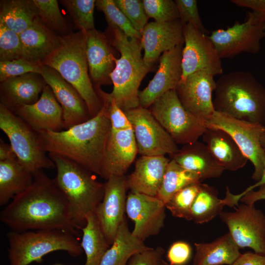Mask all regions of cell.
Returning a JSON list of instances; mask_svg holds the SVG:
<instances>
[{"label":"cell","mask_w":265,"mask_h":265,"mask_svg":"<svg viewBox=\"0 0 265 265\" xmlns=\"http://www.w3.org/2000/svg\"><path fill=\"white\" fill-rule=\"evenodd\" d=\"M265 185V168L261 179L254 184L249 186L240 193L234 194L228 190L226 194L225 200L228 206L235 208L238 205V202L242 196L247 192L254 190L257 187Z\"/></svg>","instance_id":"48"},{"label":"cell","mask_w":265,"mask_h":265,"mask_svg":"<svg viewBox=\"0 0 265 265\" xmlns=\"http://www.w3.org/2000/svg\"><path fill=\"white\" fill-rule=\"evenodd\" d=\"M47 83L40 74L29 73L0 82V104L14 112L24 105L39 99Z\"/></svg>","instance_id":"24"},{"label":"cell","mask_w":265,"mask_h":265,"mask_svg":"<svg viewBox=\"0 0 265 265\" xmlns=\"http://www.w3.org/2000/svg\"><path fill=\"white\" fill-rule=\"evenodd\" d=\"M201 182L198 175L185 169L171 159L156 197L165 205L173 195L182 188L191 184Z\"/></svg>","instance_id":"34"},{"label":"cell","mask_w":265,"mask_h":265,"mask_svg":"<svg viewBox=\"0 0 265 265\" xmlns=\"http://www.w3.org/2000/svg\"><path fill=\"white\" fill-rule=\"evenodd\" d=\"M86 32L79 30L60 36L58 47L42 62L56 71L79 92L91 117L103 106L89 77L86 53Z\"/></svg>","instance_id":"5"},{"label":"cell","mask_w":265,"mask_h":265,"mask_svg":"<svg viewBox=\"0 0 265 265\" xmlns=\"http://www.w3.org/2000/svg\"><path fill=\"white\" fill-rule=\"evenodd\" d=\"M17 158L11 145L0 140V161Z\"/></svg>","instance_id":"51"},{"label":"cell","mask_w":265,"mask_h":265,"mask_svg":"<svg viewBox=\"0 0 265 265\" xmlns=\"http://www.w3.org/2000/svg\"><path fill=\"white\" fill-rule=\"evenodd\" d=\"M76 27L84 32L96 29L94 21L95 0H61Z\"/></svg>","instance_id":"37"},{"label":"cell","mask_w":265,"mask_h":265,"mask_svg":"<svg viewBox=\"0 0 265 265\" xmlns=\"http://www.w3.org/2000/svg\"><path fill=\"white\" fill-rule=\"evenodd\" d=\"M0 220L18 232L58 229L78 233L67 199L54 180L42 170L33 175L29 187L1 211Z\"/></svg>","instance_id":"1"},{"label":"cell","mask_w":265,"mask_h":265,"mask_svg":"<svg viewBox=\"0 0 265 265\" xmlns=\"http://www.w3.org/2000/svg\"><path fill=\"white\" fill-rule=\"evenodd\" d=\"M95 6L105 14L108 26L118 28L128 37L141 39V33L134 29L114 0H97Z\"/></svg>","instance_id":"39"},{"label":"cell","mask_w":265,"mask_h":265,"mask_svg":"<svg viewBox=\"0 0 265 265\" xmlns=\"http://www.w3.org/2000/svg\"><path fill=\"white\" fill-rule=\"evenodd\" d=\"M261 145H262V146L263 148L264 149V150L265 151V132L263 133V135L262 136L261 140Z\"/></svg>","instance_id":"52"},{"label":"cell","mask_w":265,"mask_h":265,"mask_svg":"<svg viewBox=\"0 0 265 265\" xmlns=\"http://www.w3.org/2000/svg\"><path fill=\"white\" fill-rule=\"evenodd\" d=\"M215 111L265 126V87L248 71H234L216 81Z\"/></svg>","instance_id":"4"},{"label":"cell","mask_w":265,"mask_h":265,"mask_svg":"<svg viewBox=\"0 0 265 265\" xmlns=\"http://www.w3.org/2000/svg\"><path fill=\"white\" fill-rule=\"evenodd\" d=\"M0 128L7 135L19 162L31 174L55 168L54 162L41 149L37 133L1 104Z\"/></svg>","instance_id":"8"},{"label":"cell","mask_w":265,"mask_h":265,"mask_svg":"<svg viewBox=\"0 0 265 265\" xmlns=\"http://www.w3.org/2000/svg\"><path fill=\"white\" fill-rule=\"evenodd\" d=\"M201 184V182L194 183L177 191L165 204L166 209L173 216L191 220V207Z\"/></svg>","instance_id":"38"},{"label":"cell","mask_w":265,"mask_h":265,"mask_svg":"<svg viewBox=\"0 0 265 265\" xmlns=\"http://www.w3.org/2000/svg\"><path fill=\"white\" fill-rule=\"evenodd\" d=\"M215 88L213 76L198 71L181 80L175 90L184 107L205 122L215 111L212 95Z\"/></svg>","instance_id":"17"},{"label":"cell","mask_w":265,"mask_h":265,"mask_svg":"<svg viewBox=\"0 0 265 265\" xmlns=\"http://www.w3.org/2000/svg\"><path fill=\"white\" fill-rule=\"evenodd\" d=\"M60 265V264H56V265Z\"/></svg>","instance_id":"54"},{"label":"cell","mask_w":265,"mask_h":265,"mask_svg":"<svg viewBox=\"0 0 265 265\" xmlns=\"http://www.w3.org/2000/svg\"><path fill=\"white\" fill-rule=\"evenodd\" d=\"M33 175L17 158L0 161V205L4 206L32 184Z\"/></svg>","instance_id":"30"},{"label":"cell","mask_w":265,"mask_h":265,"mask_svg":"<svg viewBox=\"0 0 265 265\" xmlns=\"http://www.w3.org/2000/svg\"><path fill=\"white\" fill-rule=\"evenodd\" d=\"M184 37L181 80L198 71L213 77L223 73L221 59L209 36L186 24L184 25Z\"/></svg>","instance_id":"14"},{"label":"cell","mask_w":265,"mask_h":265,"mask_svg":"<svg viewBox=\"0 0 265 265\" xmlns=\"http://www.w3.org/2000/svg\"><path fill=\"white\" fill-rule=\"evenodd\" d=\"M180 20L184 25L190 24L205 34L208 32L200 16L196 0H175Z\"/></svg>","instance_id":"44"},{"label":"cell","mask_w":265,"mask_h":265,"mask_svg":"<svg viewBox=\"0 0 265 265\" xmlns=\"http://www.w3.org/2000/svg\"><path fill=\"white\" fill-rule=\"evenodd\" d=\"M125 113L132 125L141 156L171 157L178 152L177 144L149 109L139 106Z\"/></svg>","instance_id":"12"},{"label":"cell","mask_w":265,"mask_h":265,"mask_svg":"<svg viewBox=\"0 0 265 265\" xmlns=\"http://www.w3.org/2000/svg\"><path fill=\"white\" fill-rule=\"evenodd\" d=\"M24 58L19 34L0 23V61Z\"/></svg>","instance_id":"41"},{"label":"cell","mask_w":265,"mask_h":265,"mask_svg":"<svg viewBox=\"0 0 265 265\" xmlns=\"http://www.w3.org/2000/svg\"><path fill=\"white\" fill-rule=\"evenodd\" d=\"M6 237L10 265L40 263L44 256L56 251H66L73 257L79 256L83 252L76 235L61 230H12Z\"/></svg>","instance_id":"7"},{"label":"cell","mask_w":265,"mask_h":265,"mask_svg":"<svg viewBox=\"0 0 265 265\" xmlns=\"http://www.w3.org/2000/svg\"><path fill=\"white\" fill-rule=\"evenodd\" d=\"M194 246L193 265H231L241 254L229 232L211 242Z\"/></svg>","instance_id":"29"},{"label":"cell","mask_w":265,"mask_h":265,"mask_svg":"<svg viewBox=\"0 0 265 265\" xmlns=\"http://www.w3.org/2000/svg\"><path fill=\"white\" fill-rule=\"evenodd\" d=\"M150 247L130 231L126 219L119 227L115 238L104 254L100 265H127L135 253L146 250Z\"/></svg>","instance_id":"31"},{"label":"cell","mask_w":265,"mask_h":265,"mask_svg":"<svg viewBox=\"0 0 265 265\" xmlns=\"http://www.w3.org/2000/svg\"><path fill=\"white\" fill-rule=\"evenodd\" d=\"M141 34L143 59L152 67L161 53L184 44V25L180 19L148 23Z\"/></svg>","instance_id":"20"},{"label":"cell","mask_w":265,"mask_h":265,"mask_svg":"<svg viewBox=\"0 0 265 265\" xmlns=\"http://www.w3.org/2000/svg\"><path fill=\"white\" fill-rule=\"evenodd\" d=\"M170 159L165 156H141L133 171L127 177L128 189L133 192L156 196Z\"/></svg>","instance_id":"25"},{"label":"cell","mask_w":265,"mask_h":265,"mask_svg":"<svg viewBox=\"0 0 265 265\" xmlns=\"http://www.w3.org/2000/svg\"><path fill=\"white\" fill-rule=\"evenodd\" d=\"M81 230L82 237L80 244L86 255L84 265H100L110 245L107 242L94 212L87 216L86 224Z\"/></svg>","instance_id":"33"},{"label":"cell","mask_w":265,"mask_h":265,"mask_svg":"<svg viewBox=\"0 0 265 265\" xmlns=\"http://www.w3.org/2000/svg\"><path fill=\"white\" fill-rule=\"evenodd\" d=\"M149 109L177 144L198 141L207 128L204 120L184 107L175 89L159 98Z\"/></svg>","instance_id":"9"},{"label":"cell","mask_w":265,"mask_h":265,"mask_svg":"<svg viewBox=\"0 0 265 265\" xmlns=\"http://www.w3.org/2000/svg\"><path fill=\"white\" fill-rule=\"evenodd\" d=\"M148 18L157 22H166L180 19L178 10L172 0H142Z\"/></svg>","instance_id":"40"},{"label":"cell","mask_w":265,"mask_h":265,"mask_svg":"<svg viewBox=\"0 0 265 265\" xmlns=\"http://www.w3.org/2000/svg\"><path fill=\"white\" fill-rule=\"evenodd\" d=\"M165 209L164 203L156 196L130 191L126 212L134 223L132 235L142 241L158 235L164 227Z\"/></svg>","instance_id":"16"},{"label":"cell","mask_w":265,"mask_h":265,"mask_svg":"<svg viewBox=\"0 0 265 265\" xmlns=\"http://www.w3.org/2000/svg\"><path fill=\"white\" fill-rule=\"evenodd\" d=\"M43 67L42 63L25 58L0 61V81L2 82L9 79L29 73L41 74Z\"/></svg>","instance_id":"42"},{"label":"cell","mask_w":265,"mask_h":265,"mask_svg":"<svg viewBox=\"0 0 265 265\" xmlns=\"http://www.w3.org/2000/svg\"><path fill=\"white\" fill-rule=\"evenodd\" d=\"M101 98L102 108L88 120L64 131L37 133L41 149L66 158L100 176L110 131L108 101Z\"/></svg>","instance_id":"2"},{"label":"cell","mask_w":265,"mask_h":265,"mask_svg":"<svg viewBox=\"0 0 265 265\" xmlns=\"http://www.w3.org/2000/svg\"><path fill=\"white\" fill-rule=\"evenodd\" d=\"M38 17L33 0H2L0 23L18 34L30 27Z\"/></svg>","instance_id":"32"},{"label":"cell","mask_w":265,"mask_h":265,"mask_svg":"<svg viewBox=\"0 0 265 265\" xmlns=\"http://www.w3.org/2000/svg\"><path fill=\"white\" fill-rule=\"evenodd\" d=\"M183 45H178L160 55L159 67L153 78L144 89L139 91V106L149 109L163 95L176 89L182 75Z\"/></svg>","instance_id":"18"},{"label":"cell","mask_w":265,"mask_h":265,"mask_svg":"<svg viewBox=\"0 0 265 265\" xmlns=\"http://www.w3.org/2000/svg\"><path fill=\"white\" fill-rule=\"evenodd\" d=\"M86 53L90 78L94 88L112 83L110 75L115 58L106 34L96 29L86 32Z\"/></svg>","instance_id":"23"},{"label":"cell","mask_w":265,"mask_h":265,"mask_svg":"<svg viewBox=\"0 0 265 265\" xmlns=\"http://www.w3.org/2000/svg\"><path fill=\"white\" fill-rule=\"evenodd\" d=\"M105 184L103 198L94 214L105 236L111 245L118 230L126 219L127 177L112 176Z\"/></svg>","instance_id":"15"},{"label":"cell","mask_w":265,"mask_h":265,"mask_svg":"<svg viewBox=\"0 0 265 265\" xmlns=\"http://www.w3.org/2000/svg\"><path fill=\"white\" fill-rule=\"evenodd\" d=\"M202 136L211 153L225 170L235 171L247 163L248 159L225 131L207 128Z\"/></svg>","instance_id":"27"},{"label":"cell","mask_w":265,"mask_h":265,"mask_svg":"<svg viewBox=\"0 0 265 265\" xmlns=\"http://www.w3.org/2000/svg\"><path fill=\"white\" fill-rule=\"evenodd\" d=\"M209 37L221 59L232 58L243 53L256 54L265 38V23L257 22L247 13L243 23L237 21L226 29L213 30Z\"/></svg>","instance_id":"11"},{"label":"cell","mask_w":265,"mask_h":265,"mask_svg":"<svg viewBox=\"0 0 265 265\" xmlns=\"http://www.w3.org/2000/svg\"><path fill=\"white\" fill-rule=\"evenodd\" d=\"M138 153L132 128L110 129L100 176L107 180L112 176L125 175Z\"/></svg>","instance_id":"21"},{"label":"cell","mask_w":265,"mask_h":265,"mask_svg":"<svg viewBox=\"0 0 265 265\" xmlns=\"http://www.w3.org/2000/svg\"><path fill=\"white\" fill-rule=\"evenodd\" d=\"M231 265H265V256L247 252L241 254Z\"/></svg>","instance_id":"49"},{"label":"cell","mask_w":265,"mask_h":265,"mask_svg":"<svg viewBox=\"0 0 265 265\" xmlns=\"http://www.w3.org/2000/svg\"><path fill=\"white\" fill-rule=\"evenodd\" d=\"M41 75L61 106L65 130L91 118L80 94L56 71L43 65Z\"/></svg>","instance_id":"19"},{"label":"cell","mask_w":265,"mask_h":265,"mask_svg":"<svg viewBox=\"0 0 265 265\" xmlns=\"http://www.w3.org/2000/svg\"><path fill=\"white\" fill-rule=\"evenodd\" d=\"M135 30L141 34L148 24L147 17L143 5L139 0H114Z\"/></svg>","instance_id":"43"},{"label":"cell","mask_w":265,"mask_h":265,"mask_svg":"<svg viewBox=\"0 0 265 265\" xmlns=\"http://www.w3.org/2000/svg\"><path fill=\"white\" fill-rule=\"evenodd\" d=\"M158 265H170L168 263L166 262L165 261L162 259L159 261Z\"/></svg>","instance_id":"53"},{"label":"cell","mask_w":265,"mask_h":265,"mask_svg":"<svg viewBox=\"0 0 265 265\" xmlns=\"http://www.w3.org/2000/svg\"><path fill=\"white\" fill-rule=\"evenodd\" d=\"M49 157L55 166V182L69 203L75 225L80 230L101 202L105 184L94 173L66 158L52 153Z\"/></svg>","instance_id":"6"},{"label":"cell","mask_w":265,"mask_h":265,"mask_svg":"<svg viewBox=\"0 0 265 265\" xmlns=\"http://www.w3.org/2000/svg\"><path fill=\"white\" fill-rule=\"evenodd\" d=\"M259 187L257 190H252L245 193L240 201L246 204L254 205L259 200H265V185Z\"/></svg>","instance_id":"50"},{"label":"cell","mask_w":265,"mask_h":265,"mask_svg":"<svg viewBox=\"0 0 265 265\" xmlns=\"http://www.w3.org/2000/svg\"><path fill=\"white\" fill-rule=\"evenodd\" d=\"M224 206L216 189L202 184L191 207V220L196 224L208 222L219 215Z\"/></svg>","instance_id":"35"},{"label":"cell","mask_w":265,"mask_h":265,"mask_svg":"<svg viewBox=\"0 0 265 265\" xmlns=\"http://www.w3.org/2000/svg\"><path fill=\"white\" fill-rule=\"evenodd\" d=\"M14 113L37 133L60 132L64 128L62 109L48 85L38 101L21 106Z\"/></svg>","instance_id":"22"},{"label":"cell","mask_w":265,"mask_h":265,"mask_svg":"<svg viewBox=\"0 0 265 265\" xmlns=\"http://www.w3.org/2000/svg\"><path fill=\"white\" fill-rule=\"evenodd\" d=\"M239 248H250L265 256V215L254 205H238L233 212L219 214Z\"/></svg>","instance_id":"13"},{"label":"cell","mask_w":265,"mask_h":265,"mask_svg":"<svg viewBox=\"0 0 265 265\" xmlns=\"http://www.w3.org/2000/svg\"><path fill=\"white\" fill-rule=\"evenodd\" d=\"M205 124L207 128L222 130L232 136L244 156L253 164L254 170L251 178L258 182L265 168V151L261 143L265 126L260 123L238 119L215 110L205 120Z\"/></svg>","instance_id":"10"},{"label":"cell","mask_w":265,"mask_h":265,"mask_svg":"<svg viewBox=\"0 0 265 265\" xmlns=\"http://www.w3.org/2000/svg\"><path fill=\"white\" fill-rule=\"evenodd\" d=\"M192 250L190 245L184 241L173 242L167 253V259L170 265H186L190 261Z\"/></svg>","instance_id":"45"},{"label":"cell","mask_w":265,"mask_h":265,"mask_svg":"<svg viewBox=\"0 0 265 265\" xmlns=\"http://www.w3.org/2000/svg\"><path fill=\"white\" fill-rule=\"evenodd\" d=\"M238 6L252 9L247 13L257 22L265 23V0H231Z\"/></svg>","instance_id":"47"},{"label":"cell","mask_w":265,"mask_h":265,"mask_svg":"<svg viewBox=\"0 0 265 265\" xmlns=\"http://www.w3.org/2000/svg\"><path fill=\"white\" fill-rule=\"evenodd\" d=\"M106 30V35L111 46L120 53V57L114 58L115 68L110 75L113 90L110 93H103L125 112L139 106V87L153 67L144 61L140 39L128 37L116 27L108 26Z\"/></svg>","instance_id":"3"},{"label":"cell","mask_w":265,"mask_h":265,"mask_svg":"<svg viewBox=\"0 0 265 265\" xmlns=\"http://www.w3.org/2000/svg\"><path fill=\"white\" fill-rule=\"evenodd\" d=\"M19 36L24 58L40 63L58 47L61 36L47 28L38 17Z\"/></svg>","instance_id":"28"},{"label":"cell","mask_w":265,"mask_h":265,"mask_svg":"<svg viewBox=\"0 0 265 265\" xmlns=\"http://www.w3.org/2000/svg\"><path fill=\"white\" fill-rule=\"evenodd\" d=\"M164 253L165 250L161 247H150L134 254L129 260L127 265H158Z\"/></svg>","instance_id":"46"},{"label":"cell","mask_w":265,"mask_h":265,"mask_svg":"<svg viewBox=\"0 0 265 265\" xmlns=\"http://www.w3.org/2000/svg\"><path fill=\"white\" fill-rule=\"evenodd\" d=\"M33 0L38 9V18L47 28L58 36L72 32L61 13L56 0Z\"/></svg>","instance_id":"36"},{"label":"cell","mask_w":265,"mask_h":265,"mask_svg":"<svg viewBox=\"0 0 265 265\" xmlns=\"http://www.w3.org/2000/svg\"><path fill=\"white\" fill-rule=\"evenodd\" d=\"M171 157L183 168L198 175L202 181L219 177L225 170L207 145L198 141L183 145Z\"/></svg>","instance_id":"26"}]
</instances>
